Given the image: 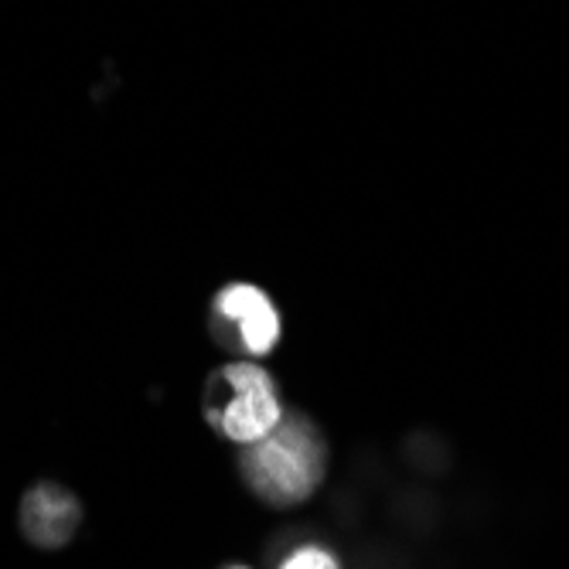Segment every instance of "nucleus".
I'll use <instances>...</instances> for the list:
<instances>
[{
	"label": "nucleus",
	"mask_w": 569,
	"mask_h": 569,
	"mask_svg": "<svg viewBox=\"0 0 569 569\" xmlns=\"http://www.w3.org/2000/svg\"><path fill=\"white\" fill-rule=\"evenodd\" d=\"M226 569H249V566H226Z\"/></svg>",
	"instance_id": "nucleus-6"
},
{
	"label": "nucleus",
	"mask_w": 569,
	"mask_h": 569,
	"mask_svg": "<svg viewBox=\"0 0 569 569\" xmlns=\"http://www.w3.org/2000/svg\"><path fill=\"white\" fill-rule=\"evenodd\" d=\"M212 321L222 345L239 348L252 358H263L280 341V315L256 283H226L216 293Z\"/></svg>",
	"instance_id": "nucleus-3"
},
{
	"label": "nucleus",
	"mask_w": 569,
	"mask_h": 569,
	"mask_svg": "<svg viewBox=\"0 0 569 569\" xmlns=\"http://www.w3.org/2000/svg\"><path fill=\"white\" fill-rule=\"evenodd\" d=\"M277 569H345L338 552L328 549L325 542H300L297 549H290Z\"/></svg>",
	"instance_id": "nucleus-5"
},
{
	"label": "nucleus",
	"mask_w": 569,
	"mask_h": 569,
	"mask_svg": "<svg viewBox=\"0 0 569 569\" xmlns=\"http://www.w3.org/2000/svg\"><path fill=\"white\" fill-rule=\"evenodd\" d=\"M239 471L256 498L273 508H293L321 488L328 471V447L307 417L287 412L267 440L242 447Z\"/></svg>",
	"instance_id": "nucleus-1"
},
{
	"label": "nucleus",
	"mask_w": 569,
	"mask_h": 569,
	"mask_svg": "<svg viewBox=\"0 0 569 569\" xmlns=\"http://www.w3.org/2000/svg\"><path fill=\"white\" fill-rule=\"evenodd\" d=\"M82 522V505L56 481H41L21 498V532L38 549H62Z\"/></svg>",
	"instance_id": "nucleus-4"
},
{
	"label": "nucleus",
	"mask_w": 569,
	"mask_h": 569,
	"mask_svg": "<svg viewBox=\"0 0 569 569\" xmlns=\"http://www.w3.org/2000/svg\"><path fill=\"white\" fill-rule=\"evenodd\" d=\"M204 417L239 447L267 440L283 420L273 376L256 361H229L204 389Z\"/></svg>",
	"instance_id": "nucleus-2"
}]
</instances>
